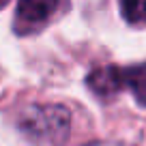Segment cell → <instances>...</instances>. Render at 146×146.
<instances>
[{"instance_id": "6da1fadb", "label": "cell", "mask_w": 146, "mask_h": 146, "mask_svg": "<svg viewBox=\"0 0 146 146\" xmlns=\"http://www.w3.org/2000/svg\"><path fill=\"white\" fill-rule=\"evenodd\" d=\"M17 127L36 146H62L71 131V114L64 105H30L19 114Z\"/></svg>"}, {"instance_id": "7a4b0ae2", "label": "cell", "mask_w": 146, "mask_h": 146, "mask_svg": "<svg viewBox=\"0 0 146 146\" xmlns=\"http://www.w3.org/2000/svg\"><path fill=\"white\" fill-rule=\"evenodd\" d=\"M86 86L95 97L110 101L120 90H129L133 99L146 108V62L133 67H99L92 69L86 78Z\"/></svg>"}, {"instance_id": "3957f363", "label": "cell", "mask_w": 146, "mask_h": 146, "mask_svg": "<svg viewBox=\"0 0 146 146\" xmlns=\"http://www.w3.org/2000/svg\"><path fill=\"white\" fill-rule=\"evenodd\" d=\"M60 0H17V22L19 32L39 28L58 11Z\"/></svg>"}, {"instance_id": "277c9868", "label": "cell", "mask_w": 146, "mask_h": 146, "mask_svg": "<svg viewBox=\"0 0 146 146\" xmlns=\"http://www.w3.org/2000/svg\"><path fill=\"white\" fill-rule=\"evenodd\" d=\"M120 15L131 26H146V0H118Z\"/></svg>"}, {"instance_id": "5b68a950", "label": "cell", "mask_w": 146, "mask_h": 146, "mask_svg": "<svg viewBox=\"0 0 146 146\" xmlns=\"http://www.w3.org/2000/svg\"><path fill=\"white\" fill-rule=\"evenodd\" d=\"M84 146H133V144H127V142H90Z\"/></svg>"}, {"instance_id": "8992f818", "label": "cell", "mask_w": 146, "mask_h": 146, "mask_svg": "<svg viewBox=\"0 0 146 146\" xmlns=\"http://www.w3.org/2000/svg\"><path fill=\"white\" fill-rule=\"evenodd\" d=\"M7 2H9V0H0V9H2V7H5Z\"/></svg>"}]
</instances>
